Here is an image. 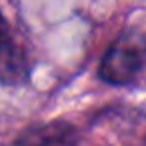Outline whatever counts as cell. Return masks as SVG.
<instances>
[{
	"label": "cell",
	"mask_w": 146,
	"mask_h": 146,
	"mask_svg": "<svg viewBox=\"0 0 146 146\" xmlns=\"http://www.w3.org/2000/svg\"><path fill=\"white\" fill-rule=\"evenodd\" d=\"M32 78V60L28 50L18 42L10 22L0 10V86L18 88Z\"/></svg>",
	"instance_id": "2"
},
{
	"label": "cell",
	"mask_w": 146,
	"mask_h": 146,
	"mask_svg": "<svg viewBox=\"0 0 146 146\" xmlns=\"http://www.w3.org/2000/svg\"><path fill=\"white\" fill-rule=\"evenodd\" d=\"M146 70V32L124 28L106 48L98 64V78L110 86H130Z\"/></svg>",
	"instance_id": "1"
},
{
	"label": "cell",
	"mask_w": 146,
	"mask_h": 146,
	"mask_svg": "<svg viewBox=\"0 0 146 146\" xmlns=\"http://www.w3.org/2000/svg\"><path fill=\"white\" fill-rule=\"evenodd\" d=\"M80 132L70 120L54 118L24 128L10 146H78Z\"/></svg>",
	"instance_id": "3"
}]
</instances>
